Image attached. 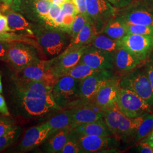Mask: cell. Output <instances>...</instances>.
<instances>
[{
  "mask_svg": "<svg viewBox=\"0 0 153 153\" xmlns=\"http://www.w3.org/2000/svg\"><path fill=\"white\" fill-rule=\"evenodd\" d=\"M52 86L16 76L9 77L6 94L13 115L26 119L42 118L62 109L55 102Z\"/></svg>",
  "mask_w": 153,
  "mask_h": 153,
  "instance_id": "6da1fadb",
  "label": "cell"
},
{
  "mask_svg": "<svg viewBox=\"0 0 153 153\" xmlns=\"http://www.w3.org/2000/svg\"><path fill=\"white\" fill-rule=\"evenodd\" d=\"M105 124L117 141H127L134 137L135 132L142 122L143 116L131 119L124 115L118 108L104 109Z\"/></svg>",
  "mask_w": 153,
  "mask_h": 153,
  "instance_id": "7a4b0ae2",
  "label": "cell"
},
{
  "mask_svg": "<svg viewBox=\"0 0 153 153\" xmlns=\"http://www.w3.org/2000/svg\"><path fill=\"white\" fill-rule=\"evenodd\" d=\"M34 35L41 48L50 59L64 52L71 42V36L59 30L36 26Z\"/></svg>",
  "mask_w": 153,
  "mask_h": 153,
  "instance_id": "3957f363",
  "label": "cell"
},
{
  "mask_svg": "<svg viewBox=\"0 0 153 153\" xmlns=\"http://www.w3.org/2000/svg\"><path fill=\"white\" fill-rule=\"evenodd\" d=\"M80 80L70 76H62L52 88L56 103L62 109H71L83 104L79 91Z\"/></svg>",
  "mask_w": 153,
  "mask_h": 153,
  "instance_id": "277c9868",
  "label": "cell"
},
{
  "mask_svg": "<svg viewBox=\"0 0 153 153\" xmlns=\"http://www.w3.org/2000/svg\"><path fill=\"white\" fill-rule=\"evenodd\" d=\"M118 109L126 116L134 119L152 112V107L137 94L129 89L120 88L117 93Z\"/></svg>",
  "mask_w": 153,
  "mask_h": 153,
  "instance_id": "5b68a950",
  "label": "cell"
},
{
  "mask_svg": "<svg viewBox=\"0 0 153 153\" xmlns=\"http://www.w3.org/2000/svg\"><path fill=\"white\" fill-rule=\"evenodd\" d=\"M120 86L137 94L153 108V88L145 69H134L120 79Z\"/></svg>",
  "mask_w": 153,
  "mask_h": 153,
  "instance_id": "8992f818",
  "label": "cell"
},
{
  "mask_svg": "<svg viewBox=\"0 0 153 153\" xmlns=\"http://www.w3.org/2000/svg\"><path fill=\"white\" fill-rule=\"evenodd\" d=\"M38 48L31 44L22 42L10 43L7 61L14 71L23 69L41 60Z\"/></svg>",
  "mask_w": 153,
  "mask_h": 153,
  "instance_id": "52a82bcc",
  "label": "cell"
},
{
  "mask_svg": "<svg viewBox=\"0 0 153 153\" xmlns=\"http://www.w3.org/2000/svg\"><path fill=\"white\" fill-rule=\"evenodd\" d=\"M52 5L49 0H13L10 7L31 22L42 25Z\"/></svg>",
  "mask_w": 153,
  "mask_h": 153,
  "instance_id": "ba28073f",
  "label": "cell"
},
{
  "mask_svg": "<svg viewBox=\"0 0 153 153\" xmlns=\"http://www.w3.org/2000/svg\"><path fill=\"white\" fill-rule=\"evenodd\" d=\"M88 22L100 33L110 19L116 16L115 7L107 0H86Z\"/></svg>",
  "mask_w": 153,
  "mask_h": 153,
  "instance_id": "9c48e42d",
  "label": "cell"
},
{
  "mask_svg": "<svg viewBox=\"0 0 153 153\" xmlns=\"http://www.w3.org/2000/svg\"><path fill=\"white\" fill-rule=\"evenodd\" d=\"M87 45L68 46L61 55L53 59L51 66L52 74L58 79L65 76L81 60Z\"/></svg>",
  "mask_w": 153,
  "mask_h": 153,
  "instance_id": "30bf717a",
  "label": "cell"
},
{
  "mask_svg": "<svg viewBox=\"0 0 153 153\" xmlns=\"http://www.w3.org/2000/svg\"><path fill=\"white\" fill-rule=\"evenodd\" d=\"M114 77L111 70H101L80 80L79 91L83 104L94 103L100 88Z\"/></svg>",
  "mask_w": 153,
  "mask_h": 153,
  "instance_id": "8fae6325",
  "label": "cell"
},
{
  "mask_svg": "<svg viewBox=\"0 0 153 153\" xmlns=\"http://www.w3.org/2000/svg\"><path fill=\"white\" fill-rule=\"evenodd\" d=\"M53 59L49 60H41L23 69L14 71L13 73L16 76L35 81L43 82L53 86L59 80L51 71Z\"/></svg>",
  "mask_w": 153,
  "mask_h": 153,
  "instance_id": "7c38bea8",
  "label": "cell"
},
{
  "mask_svg": "<svg viewBox=\"0 0 153 153\" xmlns=\"http://www.w3.org/2000/svg\"><path fill=\"white\" fill-rule=\"evenodd\" d=\"M122 48L131 52L142 62L146 61L153 51V36L126 34L120 39Z\"/></svg>",
  "mask_w": 153,
  "mask_h": 153,
  "instance_id": "4fadbf2b",
  "label": "cell"
},
{
  "mask_svg": "<svg viewBox=\"0 0 153 153\" xmlns=\"http://www.w3.org/2000/svg\"><path fill=\"white\" fill-rule=\"evenodd\" d=\"M79 62L98 70H111L114 68V52L87 45Z\"/></svg>",
  "mask_w": 153,
  "mask_h": 153,
  "instance_id": "5bb4252c",
  "label": "cell"
},
{
  "mask_svg": "<svg viewBox=\"0 0 153 153\" xmlns=\"http://www.w3.org/2000/svg\"><path fill=\"white\" fill-rule=\"evenodd\" d=\"M71 128L103 119L104 109L94 103L81 104L71 108Z\"/></svg>",
  "mask_w": 153,
  "mask_h": 153,
  "instance_id": "9a60e30c",
  "label": "cell"
},
{
  "mask_svg": "<svg viewBox=\"0 0 153 153\" xmlns=\"http://www.w3.org/2000/svg\"><path fill=\"white\" fill-rule=\"evenodd\" d=\"M51 133V128L47 122L28 129L19 143L18 150L25 152L38 147L50 137Z\"/></svg>",
  "mask_w": 153,
  "mask_h": 153,
  "instance_id": "2e32d148",
  "label": "cell"
},
{
  "mask_svg": "<svg viewBox=\"0 0 153 153\" xmlns=\"http://www.w3.org/2000/svg\"><path fill=\"white\" fill-rule=\"evenodd\" d=\"M71 136L78 143L83 153H97L115 145L116 139L111 137L82 135L72 131Z\"/></svg>",
  "mask_w": 153,
  "mask_h": 153,
  "instance_id": "e0dca14e",
  "label": "cell"
},
{
  "mask_svg": "<svg viewBox=\"0 0 153 153\" xmlns=\"http://www.w3.org/2000/svg\"><path fill=\"white\" fill-rule=\"evenodd\" d=\"M119 82L120 79L115 76L109 80L97 93L94 103L103 109L118 108L117 97L120 88Z\"/></svg>",
  "mask_w": 153,
  "mask_h": 153,
  "instance_id": "ac0fdd59",
  "label": "cell"
},
{
  "mask_svg": "<svg viewBox=\"0 0 153 153\" xmlns=\"http://www.w3.org/2000/svg\"><path fill=\"white\" fill-rule=\"evenodd\" d=\"M120 16L128 24L153 26V9L146 5H133L126 9Z\"/></svg>",
  "mask_w": 153,
  "mask_h": 153,
  "instance_id": "d6986e66",
  "label": "cell"
},
{
  "mask_svg": "<svg viewBox=\"0 0 153 153\" xmlns=\"http://www.w3.org/2000/svg\"><path fill=\"white\" fill-rule=\"evenodd\" d=\"M8 6H3L1 9L5 15L11 32L19 33V34L28 37L35 36L34 30L36 26L28 22L26 18L21 14L13 11Z\"/></svg>",
  "mask_w": 153,
  "mask_h": 153,
  "instance_id": "ffe728a7",
  "label": "cell"
},
{
  "mask_svg": "<svg viewBox=\"0 0 153 153\" xmlns=\"http://www.w3.org/2000/svg\"><path fill=\"white\" fill-rule=\"evenodd\" d=\"M137 57L124 48L114 52V64L119 71H131L142 63Z\"/></svg>",
  "mask_w": 153,
  "mask_h": 153,
  "instance_id": "44dd1931",
  "label": "cell"
},
{
  "mask_svg": "<svg viewBox=\"0 0 153 153\" xmlns=\"http://www.w3.org/2000/svg\"><path fill=\"white\" fill-rule=\"evenodd\" d=\"M71 128H66L51 136L44 143L43 147L44 152L60 153L62 149L71 138Z\"/></svg>",
  "mask_w": 153,
  "mask_h": 153,
  "instance_id": "7402d4cb",
  "label": "cell"
},
{
  "mask_svg": "<svg viewBox=\"0 0 153 153\" xmlns=\"http://www.w3.org/2000/svg\"><path fill=\"white\" fill-rule=\"evenodd\" d=\"M75 133L82 135H94L111 137L112 134L105 124L104 119L78 126L72 129Z\"/></svg>",
  "mask_w": 153,
  "mask_h": 153,
  "instance_id": "603a6c76",
  "label": "cell"
},
{
  "mask_svg": "<svg viewBox=\"0 0 153 153\" xmlns=\"http://www.w3.org/2000/svg\"><path fill=\"white\" fill-rule=\"evenodd\" d=\"M102 33L111 38L121 39L127 34L126 23L120 16H115L107 23Z\"/></svg>",
  "mask_w": 153,
  "mask_h": 153,
  "instance_id": "cb8c5ba5",
  "label": "cell"
},
{
  "mask_svg": "<svg viewBox=\"0 0 153 153\" xmlns=\"http://www.w3.org/2000/svg\"><path fill=\"white\" fill-rule=\"evenodd\" d=\"M88 45L110 52H114L122 48L120 39L111 38L104 33L101 34L100 33L94 36Z\"/></svg>",
  "mask_w": 153,
  "mask_h": 153,
  "instance_id": "d4e9b609",
  "label": "cell"
},
{
  "mask_svg": "<svg viewBox=\"0 0 153 153\" xmlns=\"http://www.w3.org/2000/svg\"><path fill=\"white\" fill-rule=\"evenodd\" d=\"M47 123L51 128V136L61 129L66 128H71L72 123L71 109H65L58 114L54 115Z\"/></svg>",
  "mask_w": 153,
  "mask_h": 153,
  "instance_id": "484cf974",
  "label": "cell"
},
{
  "mask_svg": "<svg viewBox=\"0 0 153 153\" xmlns=\"http://www.w3.org/2000/svg\"><path fill=\"white\" fill-rule=\"evenodd\" d=\"M99 33L92 24L88 22L74 38L71 39L69 46L88 45L94 36Z\"/></svg>",
  "mask_w": 153,
  "mask_h": 153,
  "instance_id": "4316f807",
  "label": "cell"
},
{
  "mask_svg": "<svg viewBox=\"0 0 153 153\" xmlns=\"http://www.w3.org/2000/svg\"><path fill=\"white\" fill-rule=\"evenodd\" d=\"M153 129V112L148 113L143 116L141 124L134 134V142L140 141L145 138Z\"/></svg>",
  "mask_w": 153,
  "mask_h": 153,
  "instance_id": "83f0119b",
  "label": "cell"
},
{
  "mask_svg": "<svg viewBox=\"0 0 153 153\" xmlns=\"http://www.w3.org/2000/svg\"><path fill=\"white\" fill-rule=\"evenodd\" d=\"M99 71L101 70L94 69L85 64L79 62L73 68L66 76H70L77 79L82 80Z\"/></svg>",
  "mask_w": 153,
  "mask_h": 153,
  "instance_id": "f1b7e54d",
  "label": "cell"
},
{
  "mask_svg": "<svg viewBox=\"0 0 153 153\" xmlns=\"http://www.w3.org/2000/svg\"><path fill=\"white\" fill-rule=\"evenodd\" d=\"M21 132L22 128L16 126L10 131L0 136V152L5 150L16 142L21 136Z\"/></svg>",
  "mask_w": 153,
  "mask_h": 153,
  "instance_id": "f546056e",
  "label": "cell"
},
{
  "mask_svg": "<svg viewBox=\"0 0 153 153\" xmlns=\"http://www.w3.org/2000/svg\"><path fill=\"white\" fill-rule=\"evenodd\" d=\"M0 41L11 43L13 42H22L31 44L38 49H40V46L38 43L33 39L30 38L28 36L22 35L20 34H16L14 33H0Z\"/></svg>",
  "mask_w": 153,
  "mask_h": 153,
  "instance_id": "4dcf8cb0",
  "label": "cell"
},
{
  "mask_svg": "<svg viewBox=\"0 0 153 153\" xmlns=\"http://www.w3.org/2000/svg\"><path fill=\"white\" fill-rule=\"evenodd\" d=\"M126 25L127 34H138L153 36V26L128 23Z\"/></svg>",
  "mask_w": 153,
  "mask_h": 153,
  "instance_id": "1f68e13d",
  "label": "cell"
},
{
  "mask_svg": "<svg viewBox=\"0 0 153 153\" xmlns=\"http://www.w3.org/2000/svg\"><path fill=\"white\" fill-rule=\"evenodd\" d=\"M61 11V5H52L48 13L44 16L43 20V26L46 27L53 28L55 21L59 16Z\"/></svg>",
  "mask_w": 153,
  "mask_h": 153,
  "instance_id": "d6a6232c",
  "label": "cell"
},
{
  "mask_svg": "<svg viewBox=\"0 0 153 153\" xmlns=\"http://www.w3.org/2000/svg\"><path fill=\"white\" fill-rule=\"evenodd\" d=\"M87 22H88V18L85 16L81 14H78L76 15L71 26V39L74 38L76 36Z\"/></svg>",
  "mask_w": 153,
  "mask_h": 153,
  "instance_id": "836d02e7",
  "label": "cell"
},
{
  "mask_svg": "<svg viewBox=\"0 0 153 153\" xmlns=\"http://www.w3.org/2000/svg\"><path fill=\"white\" fill-rule=\"evenodd\" d=\"M61 153H83L76 140L71 136L60 151Z\"/></svg>",
  "mask_w": 153,
  "mask_h": 153,
  "instance_id": "e575fe53",
  "label": "cell"
},
{
  "mask_svg": "<svg viewBox=\"0 0 153 153\" xmlns=\"http://www.w3.org/2000/svg\"><path fill=\"white\" fill-rule=\"evenodd\" d=\"M16 126L14 120L9 116H0V136L10 131Z\"/></svg>",
  "mask_w": 153,
  "mask_h": 153,
  "instance_id": "d590c367",
  "label": "cell"
},
{
  "mask_svg": "<svg viewBox=\"0 0 153 153\" xmlns=\"http://www.w3.org/2000/svg\"><path fill=\"white\" fill-rule=\"evenodd\" d=\"M61 6V10L65 14L76 16L79 14L73 0H65Z\"/></svg>",
  "mask_w": 153,
  "mask_h": 153,
  "instance_id": "8d00e7d4",
  "label": "cell"
},
{
  "mask_svg": "<svg viewBox=\"0 0 153 153\" xmlns=\"http://www.w3.org/2000/svg\"><path fill=\"white\" fill-rule=\"evenodd\" d=\"M10 43L0 41V61H7Z\"/></svg>",
  "mask_w": 153,
  "mask_h": 153,
  "instance_id": "74e56055",
  "label": "cell"
},
{
  "mask_svg": "<svg viewBox=\"0 0 153 153\" xmlns=\"http://www.w3.org/2000/svg\"><path fill=\"white\" fill-rule=\"evenodd\" d=\"M153 88V60L148 59L144 68Z\"/></svg>",
  "mask_w": 153,
  "mask_h": 153,
  "instance_id": "f35d334b",
  "label": "cell"
},
{
  "mask_svg": "<svg viewBox=\"0 0 153 153\" xmlns=\"http://www.w3.org/2000/svg\"><path fill=\"white\" fill-rule=\"evenodd\" d=\"M79 14H81L87 17L86 0H73Z\"/></svg>",
  "mask_w": 153,
  "mask_h": 153,
  "instance_id": "ab89813d",
  "label": "cell"
},
{
  "mask_svg": "<svg viewBox=\"0 0 153 153\" xmlns=\"http://www.w3.org/2000/svg\"><path fill=\"white\" fill-rule=\"evenodd\" d=\"M11 32V30L9 27L7 19L5 15L0 13V33Z\"/></svg>",
  "mask_w": 153,
  "mask_h": 153,
  "instance_id": "60d3db41",
  "label": "cell"
},
{
  "mask_svg": "<svg viewBox=\"0 0 153 153\" xmlns=\"http://www.w3.org/2000/svg\"><path fill=\"white\" fill-rule=\"evenodd\" d=\"M138 150L140 153H153V149L148 142L143 140L139 143L137 146Z\"/></svg>",
  "mask_w": 153,
  "mask_h": 153,
  "instance_id": "b9f144b4",
  "label": "cell"
},
{
  "mask_svg": "<svg viewBox=\"0 0 153 153\" xmlns=\"http://www.w3.org/2000/svg\"><path fill=\"white\" fill-rule=\"evenodd\" d=\"M115 7H125L131 3V0H107Z\"/></svg>",
  "mask_w": 153,
  "mask_h": 153,
  "instance_id": "7bdbcfd3",
  "label": "cell"
},
{
  "mask_svg": "<svg viewBox=\"0 0 153 153\" xmlns=\"http://www.w3.org/2000/svg\"><path fill=\"white\" fill-rule=\"evenodd\" d=\"M0 113L5 116H9L10 113L7 107L5 99L4 97L0 94Z\"/></svg>",
  "mask_w": 153,
  "mask_h": 153,
  "instance_id": "ee69618b",
  "label": "cell"
},
{
  "mask_svg": "<svg viewBox=\"0 0 153 153\" xmlns=\"http://www.w3.org/2000/svg\"><path fill=\"white\" fill-rule=\"evenodd\" d=\"M143 140L148 142L153 149V129Z\"/></svg>",
  "mask_w": 153,
  "mask_h": 153,
  "instance_id": "f6af8a7d",
  "label": "cell"
},
{
  "mask_svg": "<svg viewBox=\"0 0 153 153\" xmlns=\"http://www.w3.org/2000/svg\"><path fill=\"white\" fill-rule=\"evenodd\" d=\"M13 0H0L1 2H2L5 5L10 6Z\"/></svg>",
  "mask_w": 153,
  "mask_h": 153,
  "instance_id": "bcb514c9",
  "label": "cell"
},
{
  "mask_svg": "<svg viewBox=\"0 0 153 153\" xmlns=\"http://www.w3.org/2000/svg\"><path fill=\"white\" fill-rule=\"evenodd\" d=\"M1 74L0 73V94L2 93V81H1Z\"/></svg>",
  "mask_w": 153,
  "mask_h": 153,
  "instance_id": "7dc6e473",
  "label": "cell"
},
{
  "mask_svg": "<svg viewBox=\"0 0 153 153\" xmlns=\"http://www.w3.org/2000/svg\"><path fill=\"white\" fill-rule=\"evenodd\" d=\"M149 59H151L152 60H153V52H152V53L151 54L150 56V57H149Z\"/></svg>",
  "mask_w": 153,
  "mask_h": 153,
  "instance_id": "c3c4849f",
  "label": "cell"
},
{
  "mask_svg": "<svg viewBox=\"0 0 153 153\" xmlns=\"http://www.w3.org/2000/svg\"><path fill=\"white\" fill-rule=\"evenodd\" d=\"M145 1L148 2H150V3H153V0H145Z\"/></svg>",
  "mask_w": 153,
  "mask_h": 153,
  "instance_id": "681fc988",
  "label": "cell"
},
{
  "mask_svg": "<svg viewBox=\"0 0 153 153\" xmlns=\"http://www.w3.org/2000/svg\"><path fill=\"white\" fill-rule=\"evenodd\" d=\"M0 116H2V114L0 113Z\"/></svg>",
  "mask_w": 153,
  "mask_h": 153,
  "instance_id": "f907efd6",
  "label": "cell"
}]
</instances>
